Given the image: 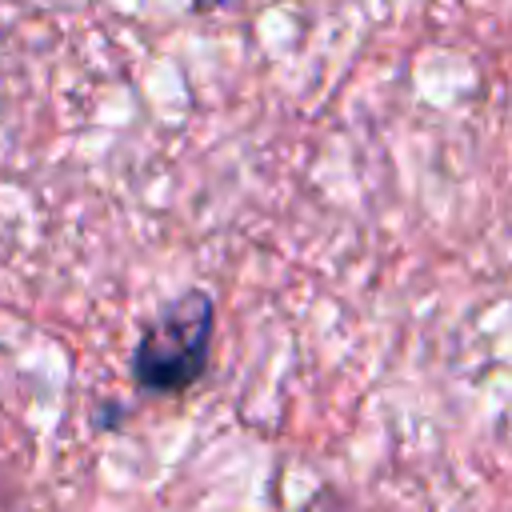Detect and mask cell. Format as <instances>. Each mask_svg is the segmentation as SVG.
<instances>
[{
	"instance_id": "7a4b0ae2",
	"label": "cell",
	"mask_w": 512,
	"mask_h": 512,
	"mask_svg": "<svg viewBox=\"0 0 512 512\" xmlns=\"http://www.w3.org/2000/svg\"><path fill=\"white\" fill-rule=\"evenodd\" d=\"M196 4H200V8H204V4H208V0H196ZM224 4H240V0H224Z\"/></svg>"
},
{
	"instance_id": "6da1fadb",
	"label": "cell",
	"mask_w": 512,
	"mask_h": 512,
	"mask_svg": "<svg viewBox=\"0 0 512 512\" xmlns=\"http://www.w3.org/2000/svg\"><path fill=\"white\" fill-rule=\"evenodd\" d=\"M216 328V304L208 292L188 288L176 296L136 340L132 380L144 392H184L208 368V344Z\"/></svg>"
}]
</instances>
